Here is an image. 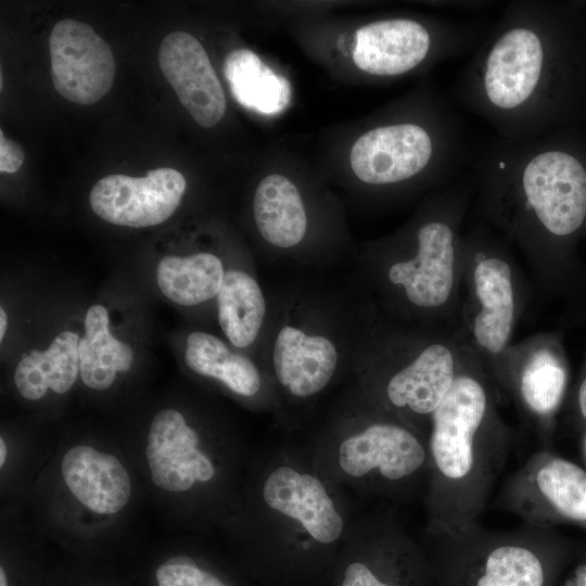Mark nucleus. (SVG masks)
Returning <instances> with one entry per match:
<instances>
[{"label":"nucleus","instance_id":"nucleus-1","mask_svg":"<svg viewBox=\"0 0 586 586\" xmlns=\"http://www.w3.org/2000/svg\"><path fill=\"white\" fill-rule=\"evenodd\" d=\"M565 55L558 12L538 0L509 2L458 73L451 99L513 141L549 131L561 111Z\"/></svg>","mask_w":586,"mask_h":586},{"label":"nucleus","instance_id":"nucleus-2","mask_svg":"<svg viewBox=\"0 0 586 586\" xmlns=\"http://www.w3.org/2000/svg\"><path fill=\"white\" fill-rule=\"evenodd\" d=\"M472 170L501 213L520 208L550 235L577 231L586 219V165L549 132L513 141L493 136L472 157Z\"/></svg>","mask_w":586,"mask_h":586},{"label":"nucleus","instance_id":"nucleus-3","mask_svg":"<svg viewBox=\"0 0 586 586\" xmlns=\"http://www.w3.org/2000/svg\"><path fill=\"white\" fill-rule=\"evenodd\" d=\"M486 409L487 397L481 383L459 375L432 413L428 448L434 489L444 502L442 528L470 526L481 502L480 491H485L482 458L488 448H480L479 433Z\"/></svg>","mask_w":586,"mask_h":586},{"label":"nucleus","instance_id":"nucleus-4","mask_svg":"<svg viewBox=\"0 0 586 586\" xmlns=\"http://www.w3.org/2000/svg\"><path fill=\"white\" fill-rule=\"evenodd\" d=\"M447 532L451 538L428 558L440 586H552L553 562L538 534Z\"/></svg>","mask_w":586,"mask_h":586},{"label":"nucleus","instance_id":"nucleus-5","mask_svg":"<svg viewBox=\"0 0 586 586\" xmlns=\"http://www.w3.org/2000/svg\"><path fill=\"white\" fill-rule=\"evenodd\" d=\"M54 89L66 100L89 105L112 88L115 60L110 46L86 23L59 21L49 36Z\"/></svg>","mask_w":586,"mask_h":586},{"label":"nucleus","instance_id":"nucleus-6","mask_svg":"<svg viewBox=\"0 0 586 586\" xmlns=\"http://www.w3.org/2000/svg\"><path fill=\"white\" fill-rule=\"evenodd\" d=\"M187 182L181 173L163 167L144 177L109 175L92 187L89 202L103 220L123 227L145 228L168 219L178 208Z\"/></svg>","mask_w":586,"mask_h":586},{"label":"nucleus","instance_id":"nucleus-7","mask_svg":"<svg viewBox=\"0 0 586 586\" xmlns=\"http://www.w3.org/2000/svg\"><path fill=\"white\" fill-rule=\"evenodd\" d=\"M265 505L300 526L332 566L330 548L342 536L344 518L326 484L315 474L282 464L271 470L263 485Z\"/></svg>","mask_w":586,"mask_h":586},{"label":"nucleus","instance_id":"nucleus-8","mask_svg":"<svg viewBox=\"0 0 586 586\" xmlns=\"http://www.w3.org/2000/svg\"><path fill=\"white\" fill-rule=\"evenodd\" d=\"M336 461L347 476L393 484L422 471L430 456L428 446L409 429L375 422L343 438Z\"/></svg>","mask_w":586,"mask_h":586},{"label":"nucleus","instance_id":"nucleus-9","mask_svg":"<svg viewBox=\"0 0 586 586\" xmlns=\"http://www.w3.org/2000/svg\"><path fill=\"white\" fill-rule=\"evenodd\" d=\"M163 75L194 120L213 127L225 115L226 98L201 42L186 31L167 35L158 50Z\"/></svg>","mask_w":586,"mask_h":586},{"label":"nucleus","instance_id":"nucleus-10","mask_svg":"<svg viewBox=\"0 0 586 586\" xmlns=\"http://www.w3.org/2000/svg\"><path fill=\"white\" fill-rule=\"evenodd\" d=\"M199 435L175 409L158 411L150 425L145 456L152 481L180 493L215 475L212 460L199 448Z\"/></svg>","mask_w":586,"mask_h":586},{"label":"nucleus","instance_id":"nucleus-11","mask_svg":"<svg viewBox=\"0 0 586 586\" xmlns=\"http://www.w3.org/2000/svg\"><path fill=\"white\" fill-rule=\"evenodd\" d=\"M455 231L451 220L431 219L417 231V254L388 270L392 283L405 289L420 307H438L450 295L454 282Z\"/></svg>","mask_w":586,"mask_h":586},{"label":"nucleus","instance_id":"nucleus-12","mask_svg":"<svg viewBox=\"0 0 586 586\" xmlns=\"http://www.w3.org/2000/svg\"><path fill=\"white\" fill-rule=\"evenodd\" d=\"M331 586H431L428 557L403 542H381L346 552L329 575Z\"/></svg>","mask_w":586,"mask_h":586},{"label":"nucleus","instance_id":"nucleus-13","mask_svg":"<svg viewBox=\"0 0 586 586\" xmlns=\"http://www.w3.org/2000/svg\"><path fill=\"white\" fill-rule=\"evenodd\" d=\"M61 471L72 494L95 513H116L130 498L129 474L111 454L90 446H75L64 455Z\"/></svg>","mask_w":586,"mask_h":586},{"label":"nucleus","instance_id":"nucleus-14","mask_svg":"<svg viewBox=\"0 0 586 586\" xmlns=\"http://www.w3.org/2000/svg\"><path fill=\"white\" fill-rule=\"evenodd\" d=\"M272 364L278 382L293 396L304 398L319 393L330 382L337 352L326 336L284 326L275 341Z\"/></svg>","mask_w":586,"mask_h":586},{"label":"nucleus","instance_id":"nucleus-15","mask_svg":"<svg viewBox=\"0 0 586 586\" xmlns=\"http://www.w3.org/2000/svg\"><path fill=\"white\" fill-rule=\"evenodd\" d=\"M455 379L450 351L441 344H432L390 379L386 395L395 407L408 408L418 415H432Z\"/></svg>","mask_w":586,"mask_h":586},{"label":"nucleus","instance_id":"nucleus-16","mask_svg":"<svg viewBox=\"0 0 586 586\" xmlns=\"http://www.w3.org/2000/svg\"><path fill=\"white\" fill-rule=\"evenodd\" d=\"M79 335L73 331L59 333L46 351L33 349L17 364L14 383L26 399L42 398L48 388L64 394L79 374Z\"/></svg>","mask_w":586,"mask_h":586},{"label":"nucleus","instance_id":"nucleus-17","mask_svg":"<svg viewBox=\"0 0 586 586\" xmlns=\"http://www.w3.org/2000/svg\"><path fill=\"white\" fill-rule=\"evenodd\" d=\"M253 212L260 235L275 246L292 247L306 233L307 217L302 198L284 176L269 175L259 182Z\"/></svg>","mask_w":586,"mask_h":586},{"label":"nucleus","instance_id":"nucleus-18","mask_svg":"<svg viewBox=\"0 0 586 586\" xmlns=\"http://www.w3.org/2000/svg\"><path fill=\"white\" fill-rule=\"evenodd\" d=\"M474 283L482 304L474 322L475 339L487 351L498 353L509 339L513 318L510 268L498 257L483 259L475 268Z\"/></svg>","mask_w":586,"mask_h":586},{"label":"nucleus","instance_id":"nucleus-19","mask_svg":"<svg viewBox=\"0 0 586 586\" xmlns=\"http://www.w3.org/2000/svg\"><path fill=\"white\" fill-rule=\"evenodd\" d=\"M224 74L233 98L247 110L276 115L291 102L289 80L275 73L249 49L230 52L225 60Z\"/></svg>","mask_w":586,"mask_h":586},{"label":"nucleus","instance_id":"nucleus-20","mask_svg":"<svg viewBox=\"0 0 586 586\" xmlns=\"http://www.w3.org/2000/svg\"><path fill=\"white\" fill-rule=\"evenodd\" d=\"M107 309L99 304L88 308L85 336L79 341V374L95 391L112 386L117 372H126L133 360L131 347L110 331Z\"/></svg>","mask_w":586,"mask_h":586},{"label":"nucleus","instance_id":"nucleus-21","mask_svg":"<svg viewBox=\"0 0 586 586\" xmlns=\"http://www.w3.org/2000/svg\"><path fill=\"white\" fill-rule=\"evenodd\" d=\"M225 269L214 254L201 252L189 256H166L156 268L161 292L173 303L193 306L217 296Z\"/></svg>","mask_w":586,"mask_h":586},{"label":"nucleus","instance_id":"nucleus-22","mask_svg":"<svg viewBox=\"0 0 586 586\" xmlns=\"http://www.w3.org/2000/svg\"><path fill=\"white\" fill-rule=\"evenodd\" d=\"M219 326L237 347L257 337L266 314V301L257 281L239 269L226 271L217 294Z\"/></svg>","mask_w":586,"mask_h":586},{"label":"nucleus","instance_id":"nucleus-23","mask_svg":"<svg viewBox=\"0 0 586 586\" xmlns=\"http://www.w3.org/2000/svg\"><path fill=\"white\" fill-rule=\"evenodd\" d=\"M184 360L198 374L222 382L238 395H256L262 379L254 362L232 352L220 339L206 332H192L187 339Z\"/></svg>","mask_w":586,"mask_h":586},{"label":"nucleus","instance_id":"nucleus-24","mask_svg":"<svg viewBox=\"0 0 586 586\" xmlns=\"http://www.w3.org/2000/svg\"><path fill=\"white\" fill-rule=\"evenodd\" d=\"M533 497H540L565 518L586 521V472L573 462L553 458L536 462L531 472Z\"/></svg>","mask_w":586,"mask_h":586},{"label":"nucleus","instance_id":"nucleus-25","mask_svg":"<svg viewBox=\"0 0 586 586\" xmlns=\"http://www.w3.org/2000/svg\"><path fill=\"white\" fill-rule=\"evenodd\" d=\"M564 385L563 368L549 352L542 351L526 365L520 390L524 402L534 412L547 415L558 406Z\"/></svg>","mask_w":586,"mask_h":586},{"label":"nucleus","instance_id":"nucleus-26","mask_svg":"<svg viewBox=\"0 0 586 586\" xmlns=\"http://www.w3.org/2000/svg\"><path fill=\"white\" fill-rule=\"evenodd\" d=\"M157 586H234L213 569L187 556L170 558L156 572Z\"/></svg>","mask_w":586,"mask_h":586},{"label":"nucleus","instance_id":"nucleus-27","mask_svg":"<svg viewBox=\"0 0 586 586\" xmlns=\"http://www.w3.org/2000/svg\"><path fill=\"white\" fill-rule=\"evenodd\" d=\"M23 162L22 148L15 141L8 139L0 130V171L13 174L20 169Z\"/></svg>","mask_w":586,"mask_h":586},{"label":"nucleus","instance_id":"nucleus-28","mask_svg":"<svg viewBox=\"0 0 586 586\" xmlns=\"http://www.w3.org/2000/svg\"><path fill=\"white\" fill-rule=\"evenodd\" d=\"M578 405L582 415L586 418V379L583 381L578 391Z\"/></svg>","mask_w":586,"mask_h":586},{"label":"nucleus","instance_id":"nucleus-29","mask_svg":"<svg viewBox=\"0 0 586 586\" xmlns=\"http://www.w3.org/2000/svg\"><path fill=\"white\" fill-rule=\"evenodd\" d=\"M8 327V317L4 309L0 308V340L2 341Z\"/></svg>","mask_w":586,"mask_h":586},{"label":"nucleus","instance_id":"nucleus-30","mask_svg":"<svg viewBox=\"0 0 586 586\" xmlns=\"http://www.w3.org/2000/svg\"><path fill=\"white\" fill-rule=\"evenodd\" d=\"M7 458V446L3 438H0V466L2 467Z\"/></svg>","mask_w":586,"mask_h":586}]
</instances>
